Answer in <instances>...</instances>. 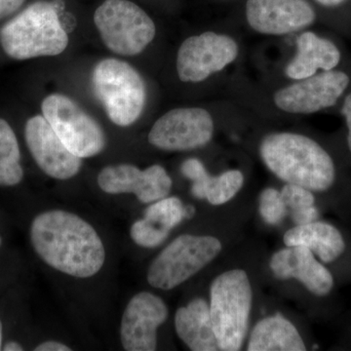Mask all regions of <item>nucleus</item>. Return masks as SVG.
<instances>
[{"label":"nucleus","mask_w":351,"mask_h":351,"mask_svg":"<svg viewBox=\"0 0 351 351\" xmlns=\"http://www.w3.org/2000/svg\"><path fill=\"white\" fill-rule=\"evenodd\" d=\"M34 251L46 265L77 278L96 276L106 262V249L96 230L77 215L51 210L31 226Z\"/></svg>","instance_id":"nucleus-1"},{"label":"nucleus","mask_w":351,"mask_h":351,"mask_svg":"<svg viewBox=\"0 0 351 351\" xmlns=\"http://www.w3.org/2000/svg\"><path fill=\"white\" fill-rule=\"evenodd\" d=\"M263 163L287 184L311 191H325L336 178L334 162L315 141L300 134H270L260 147Z\"/></svg>","instance_id":"nucleus-2"},{"label":"nucleus","mask_w":351,"mask_h":351,"mask_svg":"<svg viewBox=\"0 0 351 351\" xmlns=\"http://www.w3.org/2000/svg\"><path fill=\"white\" fill-rule=\"evenodd\" d=\"M0 45L18 61L57 56L69 45L55 3L36 1L0 29Z\"/></svg>","instance_id":"nucleus-3"},{"label":"nucleus","mask_w":351,"mask_h":351,"mask_svg":"<svg viewBox=\"0 0 351 351\" xmlns=\"http://www.w3.org/2000/svg\"><path fill=\"white\" fill-rule=\"evenodd\" d=\"M252 299L250 281L244 270H228L212 283L210 315L221 350H241L248 332Z\"/></svg>","instance_id":"nucleus-4"},{"label":"nucleus","mask_w":351,"mask_h":351,"mask_svg":"<svg viewBox=\"0 0 351 351\" xmlns=\"http://www.w3.org/2000/svg\"><path fill=\"white\" fill-rule=\"evenodd\" d=\"M95 96L112 123L120 127L135 123L145 107L147 86L137 69L119 59H104L91 76Z\"/></svg>","instance_id":"nucleus-5"},{"label":"nucleus","mask_w":351,"mask_h":351,"mask_svg":"<svg viewBox=\"0 0 351 351\" xmlns=\"http://www.w3.org/2000/svg\"><path fill=\"white\" fill-rule=\"evenodd\" d=\"M94 23L106 47L121 56H135L152 43L154 21L129 0H106L97 8Z\"/></svg>","instance_id":"nucleus-6"},{"label":"nucleus","mask_w":351,"mask_h":351,"mask_svg":"<svg viewBox=\"0 0 351 351\" xmlns=\"http://www.w3.org/2000/svg\"><path fill=\"white\" fill-rule=\"evenodd\" d=\"M221 251V241L216 237L182 234L149 265L147 282L160 290H172L204 269Z\"/></svg>","instance_id":"nucleus-7"},{"label":"nucleus","mask_w":351,"mask_h":351,"mask_svg":"<svg viewBox=\"0 0 351 351\" xmlns=\"http://www.w3.org/2000/svg\"><path fill=\"white\" fill-rule=\"evenodd\" d=\"M41 110L58 137L76 156L89 158L105 149L107 138L103 128L73 99L51 94L44 99Z\"/></svg>","instance_id":"nucleus-8"},{"label":"nucleus","mask_w":351,"mask_h":351,"mask_svg":"<svg viewBox=\"0 0 351 351\" xmlns=\"http://www.w3.org/2000/svg\"><path fill=\"white\" fill-rule=\"evenodd\" d=\"M214 121L204 108H180L157 119L149 133V144L167 152L199 149L213 138Z\"/></svg>","instance_id":"nucleus-9"},{"label":"nucleus","mask_w":351,"mask_h":351,"mask_svg":"<svg viewBox=\"0 0 351 351\" xmlns=\"http://www.w3.org/2000/svg\"><path fill=\"white\" fill-rule=\"evenodd\" d=\"M237 55L239 46L225 34L208 32L191 36L178 51V75L182 82H204L235 61Z\"/></svg>","instance_id":"nucleus-10"},{"label":"nucleus","mask_w":351,"mask_h":351,"mask_svg":"<svg viewBox=\"0 0 351 351\" xmlns=\"http://www.w3.org/2000/svg\"><path fill=\"white\" fill-rule=\"evenodd\" d=\"M350 84L343 71H325L278 90L274 96L277 108L289 113L309 114L332 107Z\"/></svg>","instance_id":"nucleus-11"},{"label":"nucleus","mask_w":351,"mask_h":351,"mask_svg":"<svg viewBox=\"0 0 351 351\" xmlns=\"http://www.w3.org/2000/svg\"><path fill=\"white\" fill-rule=\"evenodd\" d=\"M25 138L32 158L46 175L64 181L80 172L82 158L69 151L43 115L27 120Z\"/></svg>","instance_id":"nucleus-12"},{"label":"nucleus","mask_w":351,"mask_h":351,"mask_svg":"<svg viewBox=\"0 0 351 351\" xmlns=\"http://www.w3.org/2000/svg\"><path fill=\"white\" fill-rule=\"evenodd\" d=\"M98 184L108 195L133 193L140 202L149 204L167 197L173 182L162 166L141 170L132 164H117L101 171Z\"/></svg>","instance_id":"nucleus-13"},{"label":"nucleus","mask_w":351,"mask_h":351,"mask_svg":"<svg viewBox=\"0 0 351 351\" xmlns=\"http://www.w3.org/2000/svg\"><path fill=\"white\" fill-rule=\"evenodd\" d=\"M168 307L158 295L141 292L134 295L122 315L120 339L127 351H154L157 329L168 318Z\"/></svg>","instance_id":"nucleus-14"},{"label":"nucleus","mask_w":351,"mask_h":351,"mask_svg":"<svg viewBox=\"0 0 351 351\" xmlns=\"http://www.w3.org/2000/svg\"><path fill=\"white\" fill-rule=\"evenodd\" d=\"M246 17L254 31L284 36L313 24L315 12L306 0H248Z\"/></svg>","instance_id":"nucleus-15"},{"label":"nucleus","mask_w":351,"mask_h":351,"mask_svg":"<svg viewBox=\"0 0 351 351\" xmlns=\"http://www.w3.org/2000/svg\"><path fill=\"white\" fill-rule=\"evenodd\" d=\"M270 269L276 278L297 279L309 292L319 297L329 294L334 285L331 272L306 247H288L276 252L270 261Z\"/></svg>","instance_id":"nucleus-16"},{"label":"nucleus","mask_w":351,"mask_h":351,"mask_svg":"<svg viewBox=\"0 0 351 351\" xmlns=\"http://www.w3.org/2000/svg\"><path fill=\"white\" fill-rule=\"evenodd\" d=\"M181 172L193 182V195L197 199H206L215 206L232 200L243 186L244 176L241 171H226L218 177H213L208 174L206 168L197 158L184 161Z\"/></svg>","instance_id":"nucleus-17"},{"label":"nucleus","mask_w":351,"mask_h":351,"mask_svg":"<svg viewBox=\"0 0 351 351\" xmlns=\"http://www.w3.org/2000/svg\"><path fill=\"white\" fill-rule=\"evenodd\" d=\"M341 61V53L332 41L314 32L302 34L297 41V54L286 68V75L300 80L313 76L318 69L332 71Z\"/></svg>","instance_id":"nucleus-18"},{"label":"nucleus","mask_w":351,"mask_h":351,"mask_svg":"<svg viewBox=\"0 0 351 351\" xmlns=\"http://www.w3.org/2000/svg\"><path fill=\"white\" fill-rule=\"evenodd\" d=\"M175 328L189 350H221L212 325L210 306L204 299L198 298L188 306L180 307L175 315Z\"/></svg>","instance_id":"nucleus-19"},{"label":"nucleus","mask_w":351,"mask_h":351,"mask_svg":"<svg viewBox=\"0 0 351 351\" xmlns=\"http://www.w3.org/2000/svg\"><path fill=\"white\" fill-rule=\"evenodd\" d=\"M287 247H306L324 263L337 260L346 250L343 235L335 226L322 221L297 226L284 234Z\"/></svg>","instance_id":"nucleus-20"},{"label":"nucleus","mask_w":351,"mask_h":351,"mask_svg":"<svg viewBox=\"0 0 351 351\" xmlns=\"http://www.w3.org/2000/svg\"><path fill=\"white\" fill-rule=\"evenodd\" d=\"M306 348L294 325L282 317L265 318L254 327L249 351H304Z\"/></svg>","instance_id":"nucleus-21"},{"label":"nucleus","mask_w":351,"mask_h":351,"mask_svg":"<svg viewBox=\"0 0 351 351\" xmlns=\"http://www.w3.org/2000/svg\"><path fill=\"white\" fill-rule=\"evenodd\" d=\"M23 178L17 137L8 122L0 119V186H17Z\"/></svg>","instance_id":"nucleus-22"},{"label":"nucleus","mask_w":351,"mask_h":351,"mask_svg":"<svg viewBox=\"0 0 351 351\" xmlns=\"http://www.w3.org/2000/svg\"><path fill=\"white\" fill-rule=\"evenodd\" d=\"M280 193L287 215L295 225H306L317 219V209L314 206L315 200L311 191L295 184H287Z\"/></svg>","instance_id":"nucleus-23"},{"label":"nucleus","mask_w":351,"mask_h":351,"mask_svg":"<svg viewBox=\"0 0 351 351\" xmlns=\"http://www.w3.org/2000/svg\"><path fill=\"white\" fill-rule=\"evenodd\" d=\"M188 215L180 198L165 197L157 200L145 210V219L159 228L171 232Z\"/></svg>","instance_id":"nucleus-24"},{"label":"nucleus","mask_w":351,"mask_h":351,"mask_svg":"<svg viewBox=\"0 0 351 351\" xmlns=\"http://www.w3.org/2000/svg\"><path fill=\"white\" fill-rule=\"evenodd\" d=\"M258 211L265 223L271 226L279 225L287 216L280 191L271 188L263 191L258 199Z\"/></svg>","instance_id":"nucleus-25"},{"label":"nucleus","mask_w":351,"mask_h":351,"mask_svg":"<svg viewBox=\"0 0 351 351\" xmlns=\"http://www.w3.org/2000/svg\"><path fill=\"white\" fill-rule=\"evenodd\" d=\"M169 232L159 228L147 219H138L131 226V239L138 246L154 248L167 239Z\"/></svg>","instance_id":"nucleus-26"},{"label":"nucleus","mask_w":351,"mask_h":351,"mask_svg":"<svg viewBox=\"0 0 351 351\" xmlns=\"http://www.w3.org/2000/svg\"><path fill=\"white\" fill-rule=\"evenodd\" d=\"M25 0H0V20L15 13Z\"/></svg>","instance_id":"nucleus-27"},{"label":"nucleus","mask_w":351,"mask_h":351,"mask_svg":"<svg viewBox=\"0 0 351 351\" xmlns=\"http://www.w3.org/2000/svg\"><path fill=\"white\" fill-rule=\"evenodd\" d=\"M36 351H71V348L56 341H47L41 343L34 348Z\"/></svg>","instance_id":"nucleus-28"},{"label":"nucleus","mask_w":351,"mask_h":351,"mask_svg":"<svg viewBox=\"0 0 351 351\" xmlns=\"http://www.w3.org/2000/svg\"><path fill=\"white\" fill-rule=\"evenodd\" d=\"M343 117H346V125L348 128V147L351 152V94L346 97L343 108H341Z\"/></svg>","instance_id":"nucleus-29"},{"label":"nucleus","mask_w":351,"mask_h":351,"mask_svg":"<svg viewBox=\"0 0 351 351\" xmlns=\"http://www.w3.org/2000/svg\"><path fill=\"white\" fill-rule=\"evenodd\" d=\"M4 351H22L24 350L23 346L18 343L17 341H9L2 348Z\"/></svg>","instance_id":"nucleus-30"},{"label":"nucleus","mask_w":351,"mask_h":351,"mask_svg":"<svg viewBox=\"0 0 351 351\" xmlns=\"http://www.w3.org/2000/svg\"><path fill=\"white\" fill-rule=\"evenodd\" d=\"M318 3H320L321 5L326 6V7H335L338 6L339 4L343 3L346 0H316Z\"/></svg>","instance_id":"nucleus-31"},{"label":"nucleus","mask_w":351,"mask_h":351,"mask_svg":"<svg viewBox=\"0 0 351 351\" xmlns=\"http://www.w3.org/2000/svg\"><path fill=\"white\" fill-rule=\"evenodd\" d=\"M2 331H3V327H2L1 320H0V350H2Z\"/></svg>","instance_id":"nucleus-32"},{"label":"nucleus","mask_w":351,"mask_h":351,"mask_svg":"<svg viewBox=\"0 0 351 351\" xmlns=\"http://www.w3.org/2000/svg\"><path fill=\"white\" fill-rule=\"evenodd\" d=\"M1 243H2V240H1V237H0V246H1Z\"/></svg>","instance_id":"nucleus-33"}]
</instances>
